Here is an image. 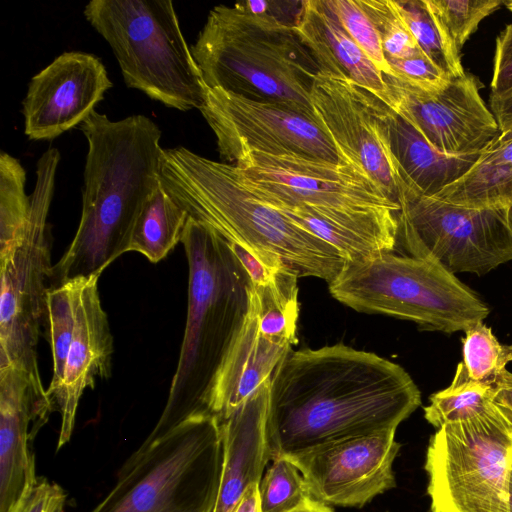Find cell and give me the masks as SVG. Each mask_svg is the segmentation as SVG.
<instances>
[{
    "label": "cell",
    "mask_w": 512,
    "mask_h": 512,
    "mask_svg": "<svg viewBox=\"0 0 512 512\" xmlns=\"http://www.w3.org/2000/svg\"><path fill=\"white\" fill-rule=\"evenodd\" d=\"M421 405L406 370L343 343L290 350L270 378V460L397 429Z\"/></svg>",
    "instance_id": "obj_1"
},
{
    "label": "cell",
    "mask_w": 512,
    "mask_h": 512,
    "mask_svg": "<svg viewBox=\"0 0 512 512\" xmlns=\"http://www.w3.org/2000/svg\"><path fill=\"white\" fill-rule=\"evenodd\" d=\"M88 152L82 214L75 236L53 266L50 288L100 276L128 252L136 221L160 187L161 130L144 115L112 121L93 111L81 124Z\"/></svg>",
    "instance_id": "obj_2"
},
{
    "label": "cell",
    "mask_w": 512,
    "mask_h": 512,
    "mask_svg": "<svg viewBox=\"0 0 512 512\" xmlns=\"http://www.w3.org/2000/svg\"><path fill=\"white\" fill-rule=\"evenodd\" d=\"M159 179L190 218L229 242L279 257L298 277H316L330 284L346 265L334 247L252 192L233 164L207 159L184 147L163 149Z\"/></svg>",
    "instance_id": "obj_3"
},
{
    "label": "cell",
    "mask_w": 512,
    "mask_h": 512,
    "mask_svg": "<svg viewBox=\"0 0 512 512\" xmlns=\"http://www.w3.org/2000/svg\"><path fill=\"white\" fill-rule=\"evenodd\" d=\"M181 243L188 262L187 320L176 371L159 422L210 413L211 391L248 305L250 280L228 241L188 218Z\"/></svg>",
    "instance_id": "obj_4"
},
{
    "label": "cell",
    "mask_w": 512,
    "mask_h": 512,
    "mask_svg": "<svg viewBox=\"0 0 512 512\" xmlns=\"http://www.w3.org/2000/svg\"><path fill=\"white\" fill-rule=\"evenodd\" d=\"M190 49L206 87L316 119L310 91L320 71L294 26L218 5Z\"/></svg>",
    "instance_id": "obj_5"
},
{
    "label": "cell",
    "mask_w": 512,
    "mask_h": 512,
    "mask_svg": "<svg viewBox=\"0 0 512 512\" xmlns=\"http://www.w3.org/2000/svg\"><path fill=\"white\" fill-rule=\"evenodd\" d=\"M220 424L211 413L155 427L91 512H213L222 474Z\"/></svg>",
    "instance_id": "obj_6"
},
{
    "label": "cell",
    "mask_w": 512,
    "mask_h": 512,
    "mask_svg": "<svg viewBox=\"0 0 512 512\" xmlns=\"http://www.w3.org/2000/svg\"><path fill=\"white\" fill-rule=\"evenodd\" d=\"M235 166L243 183L273 208L303 209L395 250L400 205L357 165L249 152Z\"/></svg>",
    "instance_id": "obj_7"
},
{
    "label": "cell",
    "mask_w": 512,
    "mask_h": 512,
    "mask_svg": "<svg viewBox=\"0 0 512 512\" xmlns=\"http://www.w3.org/2000/svg\"><path fill=\"white\" fill-rule=\"evenodd\" d=\"M130 88L180 111L199 109L206 86L170 0H93L84 8Z\"/></svg>",
    "instance_id": "obj_8"
},
{
    "label": "cell",
    "mask_w": 512,
    "mask_h": 512,
    "mask_svg": "<svg viewBox=\"0 0 512 512\" xmlns=\"http://www.w3.org/2000/svg\"><path fill=\"white\" fill-rule=\"evenodd\" d=\"M328 286L333 298L353 310L409 320L428 331H465L490 312L455 274L394 251L346 262Z\"/></svg>",
    "instance_id": "obj_9"
},
{
    "label": "cell",
    "mask_w": 512,
    "mask_h": 512,
    "mask_svg": "<svg viewBox=\"0 0 512 512\" xmlns=\"http://www.w3.org/2000/svg\"><path fill=\"white\" fill-rule=\"evenodd\" d=\"M512 413L494 402L430 437L424 469L431 512H510Z\"/></svg>",
    "instance_id": "obj_10"
},
{
    "label": "cell",
    "mask_w": 512,
    "mask_h": 512,
    "mask_svg": "<svg viewBox=\"0 0 512 512\" xmlns=\"http://www.w3.org/2000/svg\"><path fill=\"white\" fill-rule=\"evenodd\" d=\"M60 158L49 148L37 161L23 237L0 254V367L15 365L39 383L37 346L53 274L47 218Z\"/></svg>",
    "instance_id": "obj_11"
},
{
    "label": "cell",
    "mask_w": 512,
    "mask_h": 512,
    "mask_svg": "<svg viewBox=\"0 0 512 512\" xmlns=\"http://www.w3.org/2000/svg\"><path fill=\"white\" fill-rule=\"evenodd\" d=\"M397 242L408 255L446 271L484 275L512 260L505 208L455 205L419 192L403 179L398 193Z\"/></svg>",
    "instance_id": "obj_12"
},
{
    "label": "cell",
    "mask_w": 512,
    "mask_h": 512,
    "mask_svg": "<svg viewBox=\"0 0 512 512\" xmlns=\"http://www.w3.org/2000/svg\"><path fill=\"white\" fill-rule=\"evenodd\" d=\"M298 278L283 269L266 285L249 283L246 314L209 399V411L219 422L269 379L297 344Z\"/></svg>",
    "instance_id": "obj_13"
},
{
    "label": "cell",
    "mask_w": 512,
    "mask_h": 512,
    "mask_svg": "<svg viewBox=\"0 0 512 512\" xmlns=\"http://www.w3.org/2000/svg\"><path fill=\"white\" fill-rule=\"evenodd\" d=\"M199 110L233 165L249 152L345 162L316 119L288 108L206 87Z\"/></svg>",
    "instance_id": "obj_14"
},
{
    "label": "cell",
    "mask_w": 512,
    "mask_h": 512,
    "mask_svg": "<svg viewBox=\"0 0 512 512\" xmlns=\"http://www.w3.org/2000/svg\"><path fill=\"white\" fill-rule=\"evenodd\" d=\"M310 100L342 160L360 167L398 202L403 177L391 149L388 107L354 82L320 72Z\"/></svg>",
    "instance_id": "obj_15"
},
{
    "label": "cell",
    "mask_w": 512,
    "mask_h": 512,
    "mask_svg": "<svg viewBox=\"0 0 512 512\" xmlns=\"http://www.w3.org/2000/svg\"><path fill=\"white\" fill-rule=\"evenodd\" d=\"M383 77V103L443 153H481L501 133L481 97L478 79L470 73L435 92L392 75Z\"/></svg>",
    "instance_id": "obj_16"
},
{
    "label": "cell",
    "mask_w": 512,
    "mask_h": 512,
    "mask_svg": "<svg viewBox=\"0 0 512 512\" xmlns=\"http://www.w3.org/2000/svg\"><path fill=\"white\" fill-rule=\"evenodd\" d=\"M396 430L345 439L289 458L300 469L312 499L360 508L396 486L392 466L401 447Z\"/></svg>",
    "instance_id": "obj_17"
},
{
    "label": "cell",
    "mask_w": 512,
    "mask_h": 512,
    "mask_svg": "<svg viewBox=\"0 0 512 512\" xmlns=\"http://www.w3.org/2000/svg\"><path fill=\"white\" fill-rule=\"evenodd\" d=\"M112 82L93 54L70 51L32 77L23 101L24 132L30 140H51L81 124Z\"/></svg>",
    "instance_id": "obj_18"
},
{
    "label": "cell",
    "mask_w": 512,
    "mask_h": 512,
    "mask_svg": "<svg viewBox=\"0 0 512 512\" xmlns=\"http://www.w3.org/2000/svg\"><path fill=\"white\" fill-rule=\"evenodd\" d=\"M53 408L43 384L28 372L0 367V512H16L34 486L33 441Z\"/></svg>",
    "instance_id": "obj_19"
},
{
    "label": "cell",
    "mask_w": 512,
    "mask_h": 512,
    "mask_svg": "<svg viewBox=\"0 0 512 512\" xmlns=\"http://www.w3.org/2000/svg\"><path fill=\"white\" fill-rule=\"evenodd\" d=\"M99 276L80 279L76 294L75 328L64 375L49 396L61 415L57 448L71 438L79 400L97 378L111 376L113 337L98 292Z\"/></svg>",
    "instance_id": "obj_20"
},
{
    "label": "cell",
    "mask_w": 512,
    "mask_h": 512,
    "mask_svg": "<svg viewBox=\"0 0 512 512\" xmlns=\"http://www.w3.org/2000/svg\"><path fill=\"white\" fill-rule=\"evenodd\" d=\"M270 378L219 422L223 462L213 512H230L249 486L260 483L270 461L267 437Z\"/></svg>",
    "instance_id": "obj_21"
},
{
    "label": "cell",
    "mask_w": 512,
    "mask_h": 512,
    "mask_svg": "<svg viewBox=\"0 0 512 512\" xmlns=\"http://www.w3.org/2000/svg\"><path fill=\"white\" fill-rule=\"evenodd\" d=\"M294 29L320 73L346 78L383 103V74L344 30L324 0H303Z\"/></svg>",
    "instance_id": "obj_22"
},
{
    "label": "cell",
    "mask_w": 512,
    "mask_h": 512,
    "mask_svg": "<svg viewBox=\"0 0 512 512\" xmlns=\"http://www.w3.org/2000/svg\"><path fill=\"white\" fill-rule=\"evenodd\" d=\"M388 126L392 153L403 179L427 196H435L458 181L477 162L481 154L443 153L389 108Z\"/></svg>",
    "instance_id": "obj_23"
},
{
    "label": "cell",
    "mask_w": 512,
    "mask_h": 512,
    "mask_svg": "<svg viewBox=\"0 0 512 512\" xmlns=\"http://www.w3.org/2000/svg\"><path fill=\"white\" fill-rule=\"evenodd\" d=\"M433 197L477 209H501L509 205L512 202V128L501 132L463 177Z\"/></svg>",
    "instance_id": "obj_24"
},
{
    "label": "cell",
    "mask_w": 512,
    "mask_h": 512,
    "mask_svg": "<svg viewBox=\"0 0 512 512\" xmlns=\"http://www.w3.org/2000/svg\"><path fill=\"white\" fill-rule=\"evenodd\" d=\"M188 214L160 187L146 202L134 226L128 252L157 263L181 242Z\"/></svg>",
    "instance_id": "obj_25"
},
{
    "label": "cell",
    "mask_w": 512,
    "mask_h": 512,
    "mask_svg": "<svg viewBox=\"0 0 512 512\" xmlns=\"http://www.w3.org/2000/svg\"><path fill=\"white\" fill-rule=\"evenodd\" d=\"M396 6L422 53L448 79L463 76L460 52L436 18L427 0H395Z\"/></svg>",
    "instance_id": "obj_26"
},
{
    "label": "cell",
    "mask_w": 512,
    "mask_h": 512,
    "mask_svg": "<svg viewBox=\"0 0 512 512\" xmlns=\"http://www.w3.org/2000/svg\"><path fill=\"white\" fill-rule=\"evenodd\" d=\"M493 403V385L472 379L463 362L456 368L451 384L432 394L424 417L436 429L485 411Z\"/></svg>",
    "instance_id": "obj_27"
},
{
    "label": "cell",
    "mask_w": 512,
    "mask_h": 512,
    "mask_svg": "<svg viewBox=\"0 0 512 512\" xmlns=\"http://www.w3.org/2000/svg\"><path fill=\"white\" fill-rule=\"evenodd\" d=\"M26 172L15 157L0 155V254L10 250L23 237L30 211L25 193Z\"/></svg>",
    "instance_id": "obj_28"
},
{
    "label": "cell",
    "mask_w": 512,
    "mask_h": 512,
    "mask_svg": "<svg viewBox=\"0 0 512 512\" xmlns=\"http://www.w3.org/2000/svg\"><path fill=\"white\" fill-rule=\"evenodd\" d=\"M79 280L49 288L45 322L52 351L53 376L47 393L50 396L61 384L75 328L76 294Z\"/></svg>",
    "instance_id": "obj_29"
},
{
    "label": "cell",
    "mask_w": 512,
    "mask_h": 512,
    "mask_svg": "<svg viewBox=\"0 0 512 512\" xmlns=\"http://www.w3.org/2000/svg\"><path fill=\"white\" fill-rule=\"evenodd\" d=\"M311 498L305 479L289 457L272 460L259 483L262 512H293Z\"/></svg>",
    "instance_id": "obj_30"
},
{
    "label": "cell",
    "mask_w": 512,
    "mask_h": 512,
    "mask_svg": "<svg viewBox=\"0 0 512 512\" xmlns=\"http://www.w3.org/2000/svg\"><path fill=\"white\" fill-rule=\"evenodd\" d=\"M464 332L462 362L469 376L476 381L493 384L512 361V344H501L491 327L483 321Z\"/></svg>",
    "instance_id": "obj_31"
},
{
    "label": "cell",
    "mask_w": 512,
    "mask_h": 512,
    "mask_svg": "<svg viewBox=\"0 0 512 512\" xmlns=\"http://www.w3.org/2000/svg\"><path fill=\"white\" fill-rule=\"evenodd\" d=\"M359 3L379 32L386 60L422 54L395 0H359Z\"/></svg>",
    "instance_id": "obj_32"
},
{
    "label": "cell",
    "mask_w": 512,
    "mask_h": 512,
    "mask_svg": "<svg viewBox=\"0 0 512 512\" xmlns=\"http://www.w3.org/2000/svg\"><path fill=\"white\" fill-rule=\"evenodd\" d=\"M430 8L460 52L480 22L503 0H427Z\"/></svg>",
    "instance_id": "obj_33"
},
{
    "label": "cell",
    "mask_w": 512,
    "mask_h": 512,
    "mask_svg": "<svg viewBox=\"0 0 512 512\" xmlns=\"http://www.w3.org/2000/svg\"><path fill=\"white\" fill-rule=\"evenodd\" d=\"M324 2L352 40L381 73L390 74L379 32L359 0H324Z\"/></svg>",
    "instance_id": "obj_34"
},
{
    "label": "cell",
    "mask_w": 512,
    "mask_h": 512,
    "mask_svg": "<svg viewBox=\"0 0 512 512\" xmlns=\"http://www.w3.org/2000/svg\"><path fill=\"white\" fill-rule=\"evenodd\" d=\"M390 74L424 90L435 92L450 81L423 53L406 59H387ZM452 80V79H451Z\"/></svg>",
    "instance_id": "obj_35"
},
{
    "label": "cell",
    "mask_w": 512,
    "mask_h": 512,
    "mask_svg": "<svg viewBox=\"0 0 512 512\" xmlns=\"http://www.w3.org/2000/svg\"><path fill=\"white\" fill-rule=\"evenodd\" d=\"M66 493L57 483L44 477L37 480L16 512H64Z\"/></svg>",
    "instance_id": "obj_36"
},
{
    "label": "cell",
    "mask_w": 512,
    "mask_h": 512,
    "mask_svg": "<svg viewBox=\"0 0 512 512\" xmlns=\"http://www.w3.org/2000/svg\"><path fill=\"white\" fill-rule=\"evenodd\" d=\"M512 87V24H509L497 36L491 94L500 95Z\"/></svg>",
    "instance_id": "obj_37"
},
{
    "label": "cell",
    "mask_w": 512,
    "mask_h": 512,
    "mask_svg": "<svg viewBox=\"0 0 512 512\" xmlns=\"http://www.w3.org/2000/svg\"><path fill=\"white\" fill-rule=\"evenodd\" d=\"M237 4L250 13L266 15L291 26L296 25L303 8V1L249 0Z\"/></svg>",
    "instance_id": "obj_38"
},
{
    "label": "cell",
    "mask_w": 512,
    "mask_h": 512,
    "mask_svg": "<svg viewBox=\"0 0 512 512\" xmlns=\"http://www.w3.org/2000/svg\"><path fill=\"white\" fill-rule=\"evenodd\" d=\"M490 107L501 132L512 128V87L506 92L490 95Z\"/></svg>",
    "instance_id": "obj_39"
},
{
    "label": "cell",
    "mask_w": 512,
    "mask_h": 512,
    "mask_svg": "<svg viewBox=\"0 0 512 512\" xmlns=\"http://www.w3.org/2000/svg\"><path fill=\"white\" fill-rule=\"evenodd\" d=\"M492 385L493 402L512 413V372L505 369Z\"/></svg>",
    "instance_id": "obj_40"
},
{
    "label": "cell",
    "mask_w": 512,
    "mask_h": 512,
    "mask_svg": "<svg viewBox=\"0 0 512 512\" xmlns=\"http://www.w3.org/2000/svg\"><path fill=\"white\" fill-rule=\"evenodd\" d=\"M230 512H262L259 499V484L249 486Z\"/></svg>",
    "instance_id": "obj_41"
},
{
    "label": "cell",
    "mask_w": 512,
    "mask_h": 512,
    "mask_svg": "<svg viewBox=\"0 0 512 512\" xmlns=\"http://www.w3.org/2000/svg\"><path fill=\"white\" fill-rule=\"evenodd\" d=\"M293 512H334L328 505L310 498L301 507Z\"/></svg>",
    "instance_id": "obj_42"
},
{
    "label": "cell",
    "mask_w": 512,
    "mask_h": 512,
    "mask_svg": "<svg viewBox=\"0 0 512 512\" xmlns=\"http://www.w3.org/2000/svg\"><path fill=\"white\" fill-rule=\"evenodd\" d=\"M505 215L508 226L512 232V202L505 207Z\"/></svg>",
    "instance_id": "obj_43"
},
{
    "label": "cell",
    "mask_w": 512,
    "mask_h": 512,
    "mask_svg": "<svg viewBox=\"0 0 512 512\" xmlns=\"http://www.w3.org/2000/svg\"><path fill=\"white\" fill-rule=\"evenodd\" d=\"M508 496H509V510H510V512H512V467L510 470V477H509Z\"/></svg>",
    "instance_id": "obj_44"
},
{
    "label": "cell",
    "mask_w": 512,
    "mask_h": 512,
    "mask_svg": "<svg viewBox=\"0 0 512 512\" xmlns=\"http://www.w3.org/2000/svg\"><path fill=\"white\" fill-rule=\"evenodd\" d=\"M503 5H505L506 8L512 12V0H504Z\"/></svg>",
    "instance_id": "obj_45"
}]
</instances>
